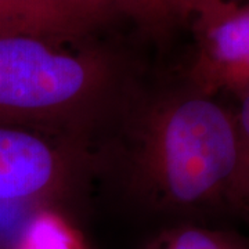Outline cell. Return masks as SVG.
<instances>
[{"mask_svg": "<svg viewBox=\"0 0 249 249\" xmlns=\"http://www.w3.org/2000/svg\"><path fill=\"white\" fill-rule=\"evenodd\" d=\"M238 98H240V106L235 111V114H237L242 132L249 140V88L245 91H242Z\"/></svg>", "mask_w": 249, "mask_h": 249, "instance_id": "8fae6325", "label": "cell"}, {"mask_svg": "<svg viewBox=\"0 0 249 249\" xmlns=\"http://www.w3.org/2000/svg\"><path fill=\"white\" fill-rule=\"evenodd\" d=\"M175 1H176L178 16L184 22L190 17L198 18L205 14H209L222 7L223 4L234 0H175Z\"/></svg>", "mask_w": 249, "mask_h": 249, "instance_id": "30bf717a", "label": "cell"}, {"mask_svg": "<svg viewBox=\"0 0 249 249\" xmlns=\"http://www.w3.org/2000/svg\"><path fill=\"white\" fill-rule=\"evenodd\" d=\"M111 13L121 14L147 35L165 37L183 24L175 0H109Z\"/></svg>", "mask_w": 249, "mask_h": 249, "instance_id": "ba28073f", "label": "cell"}, {"mask_svg": "<svg viewBox=\"0 0 249 249\" xmlns=\"http://www.w3.org/2000/svg\"><path fill=\"white\" fill-rule=\"evenodd\" d=\"M32 35L0 37V124L91 145L103 124L127 107L124 71L101 50L70 52Z\"/></svg>", "mask_w": 249, "mask_h": 249, "instance_id": "7a4b0ae2", "label": "cell"}, {"mask_svg": "<svg viewBox=\"0 0 249 249\" xmlns=\"http://www.w3.org/2000/svg\"><path fill=\"white\" fill-rule=\"evenodd\" d=\"M130 109L136 196L160 212H223L249 223V140L234 111L187 83Z\"/></svg>", "mask_w": 249, "mask_h": 249, "instance_id": "6da1fadb", "label": "cell"}, {"mask_svg": "<svg viewBox=\"0 0 249 249\" xmlns=\"http://www.w3.org/2000/svg\"><path fill=\"white\" fill-rule=\"evenodd\" d=\"M67 7L76 11L79 16L89 19L94 25L103 22L108 13H111L109 0H58Z\"/></svg>", "mask_w": 249, "mask_h": 249, "instance_id": "9c48e42d", "label": "cell"}, {"mask_svg": "<svg viewBox=\"0 0 249 249\" xmlns=\"http://www.w3.org/2000/svg\"><path fill=\"white\" fill-rule=\"evenodd\" d=\"M14 249H86V245L61 209L47 208L32 214Z\"/></svg>", "mask_w": 249, "mask_h": 249, "instance_id": "52a82bcc", "label": "cell"}, {"mask_svg": "<svg viewBox=\"0 0 249 249\" xmlns=\"http://www.w3.org/2000/svg\"><path fill=\"white\" fill-rule=\"evenodd\" d=\"M96 168L86 142L0 124V209H61Z\"/></svg>", "mask_w": 249, "mask_h": 249, "instance_id": "3957f363", "label": "cell"}, {"mask_svg": "<svg viewBox=\"0 0 249 249\" xmlns=\"http://www.w3.org/2000/svg\"><path fill=\"white\" fill-rule=\"evenodd\" d=\"M94 27L58 0H0V37L32 35L71 43Z\"/></svg>", "mask_w": 249, "mask_h": 249, "instance_id": "5b68a950", "label": "cell"}, {"mask_svg": "<svg viewBox=\"0 0 249 249\" xmlns=\"http://www.w3.org/2000/svg\"><path fill=\"white\" fill-rule=\"evenodd\" d=\"M144 249H249V240L232 230L187 220L160 231Z\"/></svg>", "mask_w": 249, "mask_h": 249, "instance_id": "8992f818", "label": "cell"}, {"mask_svg": "<svg viewBox=\"0 0 249 249\" xmlns=\"http://www.w3.org/2000/svg\"><path fill=\"white\" fill-rule=\"evenodd\" d=\"M196 50L187 85L209 96L249 88V6L229 1L196 18Z\"/></svg>", "mask_w": 249, "mask_h": 249, "instance_id": "277c9868", "label": "cell"}]
</instances>
